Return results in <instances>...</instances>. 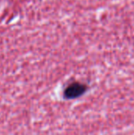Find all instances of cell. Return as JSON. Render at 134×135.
Returning <instances> with one entry per match:
<instances>
[{
  "label": "cell",
  "instance_id": "obj_1",
  "mask_svg": "<svg viewBox=\"0 0 134 135\" xmlns=\"http://www.w3.org/2000/svg\"><path fill=\"white\" fill-rule=\"evenodd\" d=\"M87 90V86L79 82H74L70 85L64 92L66 99H74L83 95Z\"/></svg>",
  "mask_w": 134,
  "mask_h": 135
}]
</instances>
